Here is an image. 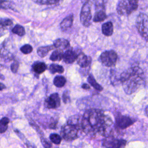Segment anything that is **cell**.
<instances>
[{"mask_svg":"<svg viewBox=\"0 0 148 148\" xmlns=\"http://www.w3.org/2000/svg\"><path fill=\"white\" fill-rule=\"evenodd\" d=\"M10 6V2L6 1H0V9H8Z\"/></svg>","mask_w":148,"mask_h":148,"instance_id":"33","label":"cell"},{"mask_svg":"<svg viewBox=\"0 0 148 148\" xmlns=\"http://www.w3.org/2000/svg\"><path fill=\"white\" fill-rule=\"evenodd\" d=\"M87 80L88 82V83L95 88L98 91H102L103 90V88L102 87L99 85L97 82V81L95 80V79L94 78L93 76L92 75H89V76L88 77V79H87Z\"/></svg>","mask_w":148,"mask_h":148,"instance_id":"24","label":"cell"},{"mask_svg":"<svg viewBox=\"0 0 148 148\" xmlns=\"http://www.w3.org/2000/svg\"><path fill=\"white\" fill-rule=\"evenodd\" d=\"M73 21V15L70 14L66 17L60 23V28L62 31H66L72 25Z\"/></svg>","mask_w":148,"mask_h":148,"instance_id":"16","label":"cell"},{"mask_svg":"<svg viewBox=\"0 0 148 148\" xmlns=\"http://www.w3.org/2000/svg\"><path fill=\"white\" fill-rule=\"evenodd\" d=\"M82 88H83V89H84V90H88V89L90 88V86H89L88 84H86V83L83 84L82 86Z\"/></svg>","mask_w":148,"mask_h":148,"instance_id":"36","label":"cell"},{"mask_svg":"<svg viewBox=\"0 0 148 148\" xmlns=\"http://www.w3.org/2000/svg\"><path fill=\"white\" fill-rule=\"evenodd\" d=\"M34 2L40 5H53L58 3L60 0H33Z\"/></svg>","mask_w":148,"mask_h":148,"instance_id":"29","label":"cell"},{"mask_svg":"<svg viewBox=\"0 0 148 148\" xmlns=\"http://www.w3.org/2000/svg\"><path fill=\"white\" fill-rule=\"evenodd\" d=\"M47 68L46 65L43 62H36L32 65L33 71L37 74L43 73Z\"/></svg>","mask_w":148,"mask_h":148,"instance_id":"18","label":"cell"},{"mask_svg":"<svg viewBox=\"0 0 148 148\" xmlns=\"http://www.w3.org/2000/svg\"><path fill=\"white\" fill-rule=\"evenodd\" d=\"M80 132H81V131L78 128L67 123L64 124L61 127V130L62 137L67 141H72L77 139L79 136Z\"/></svg>","mask_w":148,"mask_h":148,"instance_id":"5","label":"cell"},{"mask_svg":"<svg viewBox=\"0 0 148 148\" xmlns=\"http://www.w3.org/2000/svg\"><path fill=\"white\" fill-rule=\"evenodd\" d=\"M53 46L55 48L63 51V50H68L70 45L68 40L64 38H59L54 42Z\"/></svg>","mask_w":148,"mask_h":148,"instance_id":"15","label":"cell"},{"mask_svg":"<svg viewBox=\"0 0 148 148\" xmlns=\"http://www.w3.org/2000/svg\"><path fill=\"white\" fill-rule=\"evenodd\" d=\"M19 66V63L17 61H14L11 65V70L13 73H16Z\"/></svg>","mask_w":148,"mask_h":148,"instance_id":"34","label":"cell"},{"mask_svg":"<svg viewBox=\"0 0 148 148\" xmlns=\"http://www.w3.org/2000/svg\"><path fill=\"white\" fill-rule=\"evenodd\" d=\"M82 131L89 135L99 134L105 138L112 137L113 123L102 110L90 109L82 116Z\"/></svg>","mask_w":148,"mask_h":148,"instance_id":"1","label":"cell"},{"mask_svg":"<svg viewBox=\"0 0 148 148\" xmlns=\"http://www.w3.org/2000/svg\"><path fill=\"white\" fill-rule=\"evenodd\" d=\"M139 0H120L117 6V13L123 16H127L136 10Z\"/></svg>","mask_w":148,"mask_h":148,"instance_id":"3","label":"cell"},{"mask_svg":"<svg viewBox=\"0 0 148 148\" xmlns=\"http://www.w3.org/2000/svg\"><path fill=\"white\" fill-rule=\"evenodd\" d=\"M119 80L125 92L130 95L136 91L143 85L145 75L139 67H131L120 75Z\"/></svg>","mask_w":148,"mask_h":148,"instance_id":"2","label":"cell"},{"mask_svg":"<svg viewBox=\"0 0 148 148\" xmlns=\"http://www.w3.org/2000/svg\"><path fill=\"white\" fill-rule=\"evenodd\" d=\"M9 123V119L6 117H4L0 120V134H3L6 131Z\"/></svg>","mask_w":148,"mask_h":148,"instance_id":"22","label":"cell"},{"mask_svg":"<svg viewBox=\"0 0 148 148\" xmlns=\"http://www.w3.org/2000/svg\"><path fill=\"white\" fill-rule=\"evenodd\" d=\"M106 18V14L104 10H98L95 13L93 18L94 22H101Z\"/></svg>","mask_w":148,"mask_h":148,"instance_id":"21","label":"cell"},{"mask_svg":"<svg viewBox=\"0 0 148 148\" xmlns=\"http://www.w3.org/2000/svg\"><path fill=\"white\" fill-rule=\"evenodd\" d=\"M53 83L57 87H62L66 83V79L62 76H57L54 79Z\"/></svg>","mask_w":148,"mask_h":148,"instance_id":"23","label":"cell"},{"mask_svg":"<svg viewBox=\"0 0 148 148\" xmlns=\"http://www.w3.org/2000/svg\"><path fill=\"white\" fill-rule=\"evenodd\" d=\"M91 7L88 2H86L82 6L80 12V21L85 27H88L91 24Z\"/></svg>","mask_w":148,"mask_h":148,"instance_id":"7","label":"cell"},{"mask_svg":"<svg viewBox=\"0 0 148 148\" xmlns=\"http://www.w3.org/2000/svg\"><path fill=\"white\" fill-rule=\"evenodd\" d=\"M76 61L81 68H86L90 65L91 58L80 52L76 58Z\"/></svg>","mask_w":148,"mask_h":148,"instance_id":"13","label":"cell"},{"mask_svg":"<svg viewBox=\"0 0 148 148\" xmlns=\"http://www.w3.org/2000/svg\"><path fill=\"white\" fill-rule=\"evenodd\" d=\"M107 0H94L96 9L98 10H104V8Z\"/></svg>","mask_w":148,"mask_h":148,"instance_id":"27","label":"cell"},{"mask_svg":"<svg viewBox=\"0 0 148 148\" xmlns=\"http://www.w3.org/2000/svg\"><path fill=\"white\" fill-rule=\"evenodd\" d=\"M63 51L59 49H57L52 53L50 57V59L53 61H58L63 59Z\"/></svg>","mask_w":148,"mask_h":148,"instance_id":"20","label":"cell"},{"mask_svg":"<svg viewBox=\"0 0 148 148\" xmlns=\"http://www.w3.org/2000/svg\"><path fill=\"white\" fill-rule=\"evenodd\" d=\"M13 21L9 18L0 19V37L6 34L12 28Z\"/></svg>","mask_w":148,"mask_h":148,"instance_id":"12","label":"cell"},{"mask_svg":"<svg viewBox=\"0 0 148 148\" xmlns=\"http://www.w3.org/2000/svg\"></svg>","mask_w":148,"mask_h":148,"instance_id":"38","label":"cell"},{"mask_svg":"<svg viewBox=\"0 0 148 148\" xmlns=\"http://www.w3.org/2000/svg\"><path fill=\"white\" fill-rule=\"evenodd\" d=\"M49 71H50V72L51 73H61L64 72V68L61 65L53 64L50 65Z\"/></svg>","mask_w":148,"mask_h":148,"instance_id":"25","label":"cell"},{"mask_svg":"<svg viewBox=\"0 0 148 148\" xmlns=\"http://www.w3.org/2000/svg\"><path fill=\"white\" fill-rule=\"evenodd\" d=\"M136 27L140 36L148 42V16L140 13L136 19Z\"/></svg>","mask_w":148,"mask_h":148,"instance_id":"4","label":"cell"},{"mask_svg":"<svg viewBox=\"0 0 148 148\" xmlns=\"http://www.w3.org/2000/svg\"><path fill=\"white\" fill-rule=\"evenodd\" d=\"M55 47L53 45L51 46H42L38 49L37 50V53L41 57H45L47 53L51 50L54 49Z\"/></svg>","mask_w":148,"mask_h":148,"instance_id":"19","label":"cell"},{"mask_svg":"<svg viewBox=\"0 0 148 148\" xmlns=\"http://www.w3.org/2000/svg\"><path fill=\"white\" fill-rule=\"evenodd\" d=\"M135 122V120L129 116L117 115L115 119L116 125L120 129H125Z\"/></svg>","mask_w":148,"mask_h":148,"instance_id":"9","label":"cell"},{"mask_svg":"<svg viewBox=\"0 0 148 148\" xmlns=\"http://www.w3.org/2000/svg\"><path fill=\"white\" fill-rule=\"evenodd\" d=\"M62 100L65 103H68L70 102V96L69 92L68 90H66L62 94Z\"/></svg>","mask_w":148,"mask_h":148,"instance_id":"32","label":"cell"},{"mask_svg":"<svg viewBox=\"0 0 148 148\" xmlns=\"http://www.w3.org/2000/svg\"><path fill=\"white\" fill-rule=\"evenodd\" d=\"M100 60L103 65L108 67L112 66L117 60V54L114 50H106L101 54Z\"/></svg>","mask_w":148,"mask_h":148,"instance_id":"6","label":"cell"},{"mask_svg":"<svg viewBox=\"0 0 148 148\" xmlns=\"http://www.w3.org/2000/svg\"><path fill=\"white\" fill-rule=\"evenodd\" d=\"M12 32L20 36H22L25 34V30L23 26L17 24L12 29Z\"/></svg>","mask_w":148,"mask_h":148,"instance_id":"26","label":"cell"},{"mask_svg":"<svg viewBox=\"0 0 148 148\" xmlns=\"http://www.w3.org/2000/svg\"><path fill=\"white\" fill-rule=\"evenodd\" d=\"M32 50H33L32 47L30 45H28V44L25 45L20 48L21 51L24 54H29L32 52Z\"/></svg>","mask_w":148,"mask_h":148,"instance_id":"30","label":"cell"},{"mask_svg":"<svg viewBox=\"0 0 148 148\" xmlns=\"http://www.w3.org/2000/svg\"><path fill=\"white\" fill-rule=\"evenodd\" d=\"M80 53V52L77 50H73L72 49H68L65 51V53H64L63 60L66 64H71L76 60V58Z\"/></svg>","mask_w":148,"mask_h":148,"instance_id":"11","label":"cell"},{"mask_svg":"<svg viewBox=\"0 0 148 148\" xmlns=\"http://www.w3.org/2000/svg\"><path fill=\"white\" fill-rule=\"evenodd\" d=\"M40 142L45 148H50L52 146L51 143L45 138L43 136L40 137Z\"/></svg>","mask_w":148,"mask_h":148,"instance_id":"31","label":"cell"},{"mask_svg":"<svg viewBox=\"0 0 148 148\" xmlns=\"http://www.w3.org/2000/svg\"><path fill=\"white\" fill-rule=\"evenodd\" d=\"M50 140L54 144L59 145L61 142V137L57 134H50Z\"/></svg>","mask_w":148,"mask_h":148,"instance_id":"28","label":"cell"},{"mask_svg":"<svg viewBox=\"0 0 148 148\" xmlns=\"http://www.w3.org/2000/svg\"><path fill=\"white\" fill-rule=\"evenodd\" d=\"M45 106L48 109H56L60 105V98L58 93L51 94L45 101Z\"/></svg>","mask_w":148,"mask_h":148,"instance_id":"10","label":"cell"},{"mask_svg":"<svg viewBox=\"0 0 148 148\" xmlns=\"http://www.w3.org/2000/svg\"><path fill=\"white\" fill-rule=\"evenodd\" d=\"M126 143L125 140L116 139L113 136L105 138L102 141V145L106 148H124Z\"/></svg>","mask_w":148,"mask_h":148,"instance_id":"8","label":"cell"},{"mask_svg":"<svg viewBox=\"0 0 148 148\" xmlns=\"http://www.w3.org/2000/svg\"><path fill=\"white\" fill-rule=\"evenodd\" d=\"M67 124L72 125L82 131V117L78 115H73L69 117Z\"/></svg>","mask_w":148,"mask_h":148,"instance_id":"14","label":"cell"},{"mask_svg":"<svg viewBox=\"0 0 148 148\" xmlns=\"http://www.w3.org/2000/svg\"><path fill=\"white\" fill-rule=\"evenodd\" d=\"M6 88L5 86L3 83H1V82H0V91H1V90H3V89H4V88Z\"/></svg>","mask_w":148,"mask_h":148,"instance_id":"37","label":"cell"},{"mask_svg":"<svg viewBox=\"0 0 148 148\" xmlns=\"http://www.w3.org/2000/svg\"><path fill=\"white\" fill-rule=\"evenodd\" d=\"M24 142L27 148H36V146L33 143L30 142L29 140H27V139H25Z\"/></svg>","mask_w":148,"mask_h":148,"instance_id":"35","label":"cell"},{"mask_svg":"<svg viewBox=\"0 0 148 148\" xmlns=\"http://www.w3.org/2000/svg\"><path fill=\"white\" fill-rule=\"evenodd\" d=\"M102 34L107 36H111L113 32V26L110 21L105 23L102 25Z\"/></svg>","mask_w":148,"mask_h":148,"instance_id":"17","label":"cell"}]
</instances>
